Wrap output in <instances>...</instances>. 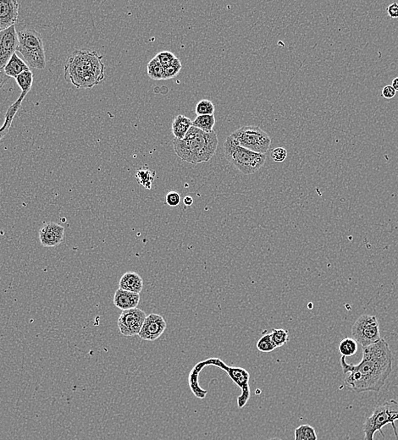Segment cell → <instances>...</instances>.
I'll list each match as a JSON object with an SVG mask.
<instances>
[{"instance_id": "6da1fadb", "label": "cell", "mask_w": 398, "mask_h": 440, "mask_svg": "<svg viewBox=\"0 0 398 440\" xmlns=\"http://www.w3.org/2000/svg\"><path fill=\"white\" fill-rule=\"evenodd\" d=\"M363 358L359 364L346 363L341 356V368L346 374L345 384L354 393L379 392L392 372L393 358L385 339L362 347Z\"/></svg>"}, {"instance_id": "7a4b0ae2", "label": "cell", "mask_w": 398, "mask_h": 440, "mask_svg": "<svg viewBox=\"0 0 398 440\" xmlns=\"http://www.w3.org/2000/svg\"><path fill=\"white\" fill-rule=\"evenodd\" d=\"M103 56L89 50H76L67 58L65 65V78L75 87L93 88L104 79Z\"/></svg>"}, {"instance_id": "3957f363", "label": "cell", "mask_w": 398, "mask_h": 440, "mask_svg": "<svg viewBox=\"0 0 398 440\" xmlns=\"http://www.w3.org/2000/svg\"><path fill=\"white\" fill-rule=\"evenodd\" d=\"M218 137L214 130L203 131L191 126L182 140L174 138V150L181 160L187 163H205L215 155L218 148Z\"/></svg>"}, {"instance_id": "277c9868", "label": "cell", "mask_w": 398, "mask_h": 440, "mask_svg": "<svg viewBox=\"0 0 398 440\" xmlns=\"http://www.w3.org/2000/svg\"><path fill=\"white\" fill-rule=\"evenodd\" d=\"M224 153L225 158L244 174H252L259 170L267 158L266 154L241 147L230 137L224 143Z\"/></svg>"}, {"instance_id": "5b68a950", "label": "cell", "mask_w": 398, "mask_h": 440, "mask_svg": "<svg viewBox=\"0 0 398 440\" xmlns=\"http://www.w3.org/2000/svg\"><path fill=\"white\" fill-rule=\"evenodd\" d=\"M18 47L29 66L43 70L46 66V56L41 34L35 29L25 28L17 32Z\"/></svg>"}, {"instance_id": "8992f818", "label": "cell", "mask_w": 398, "mask_h": 440, "mask_svg": "<svg viewBox=\"0 0 398 440\" xmlns=\"http://www.w3.org/2000/svg\"><path fill=\"white\" fill-rule=\"evenodd\" d=\"M397 420L398 402L395 400L385 402L376 407L364 423V440H374V436L376 432H380L382 437H385L382 428L387 424H391L395 438L398 440L397 430L395 425V421Z\"/></svg>"}, {"instance_id": "52a82bcc", "label": "cell", "mask_w": 398, "mask_h": 440, "mask_svg": "<svg viewBox=\"0 0 398 440\" xmlns=\"http://www.w3.org/2000/svg\"><path fill=\"white\" fill-rule=\"evenodd\" d=\"M230 137L241 147L263 154L268 152L271 144L269 136L258 126L241 127Z\"/></svg>"}, {"instance_id": "ba28073f", "label": "cell", "mask_w": 398, "mask_h": 440, "mask_svg": "<svg viewBox=\"0 0 398 440\" xmlns=\"http://www.w3.org/2000/svg\"><path fill=\"white\" fill-rule=\"evenodd\" d=\"M352 339L362 347L369 346L382 339L377 318L364 314L355 321L352 327Z\"/></svg>"}, {"instance_id": "9c48e42d", "label": "cell", "mask_w": 398, "mask_h": 440, "mask_svg": "<svg viewBox=\"0 0 398 440\" xmlns=\"http://www.w3.org/2000/svg\"><path fill=\"white\" fill-rule=\"evenodd\" d=\"M203 368H205V366H216L218 368H221L223 370L225 371L227 373L228 375L232 379L233 382L242 389V394H241L237 399V405L239 408H243L248 400L251 396V391H250V387H249V379H250V374L248 371L245 370L244 368H232L229 366L225 365V363H223L222 361L219 358H210L208 360L201 362Z\"/></svg>"}, {"instance_id": "30bf717a", "label": "cell", "mask_w": 398, "mask_h": 440, "mask_svg": "<svg viewBox=\"0 0 398 440\" xmlns=\"http://www.w3.org/2000/svg\"><path fill=\"white\" fill-rule=\"evenodd\" d=\"M147 316L144 311L137 307L122 312L117 322L120 333L127 337L138 335Z\"/></svg>"}, {"instance_id": "8fae6325", "label": "cell", "mask_w": 398, "mask_h": 440, "mask_svg": "<svg viewBox=\"0 0 398 440\" xmlns=\"http://www.w3.org/2000/svg\"><path fill=\"white\" fill-rule=\"evenodd\" d=\"M18 47V35L16 26L0 31V69H4L16 54Z\"/></svg>"}, {"instance_id": "7c38bea8", "label": "cell", "mask_w": 398, "mask_h": 440, "mask_svg": "<svg viewBox=\"0 0 398 440\" xmlns=\"http://www.w3.org/2000/svg\"><path fill=\"white\" fill-rule=\"evenodd\" d=\"M166 329V322L160 314H151L145 319L138 336L148 341L158 339Z\"/></svg>"}, {"instance_id": "4fadbf2b", "label": "cell", "mask_w": 398, "mask_h": 440, "mask_svg": "<svg viewBox=\"0 0 398 440\" xmlns=\"http://www.w3.org/2000/svg\"><path fill=\"white\" fill-rule=\"evenodd\" d=\"M65 237V228L55 222L44 224L39 230V241L44 247H55L62 243Z\"/></svg>"}, {"instance_id": "5bb4252c", "label": "cell", "mask_w": 398, "mask_h": 440, "mask_svg": "<svg viewBox=\"0 0 398 440\" xmlns=\"http://www.w3.org/2000/svg\"><path fill=\"white\" fill-rule=\"evenodd\" d=\"M19 6L16 0H0V31L15 26L18 20Z\"/></svg>"}, {"instance_id": "9a60e30c", "label": "cell", "mask_w": 398, "mask_h": 440, "mask_svg": "<svg viewBox=\"0 0 398 440\" xmlns=\"http://www.w3.org/2000/svg\"><path fill=\"white\" fill-rule=\"evenodd\" d=\"M140 302V294L118 289L114 295V305L122 311L137 308Z\"/></svg>"}, {"instance_id": "2e32d148", "label": "cell", "mask_w": 398, "mask_h": 440, "mask_svg": "<svg viewBox=\"0 0 398 440\" xmlns=\"http://www.w3.org/2000/svg\"><path fill=\"white\" fill-rule=\"evenodd\" d=\"M120 289L140 294L143 288V280L136 272H127L122 275L119 282Z\"/></svg>"}, {"instance_id": "e0dca14e", "label": "cell", "mask_w": 398, "mask_h": 440, "mask_svg": "<svg viewBox=\"0 0 398 440\" xmlns=\"http://www.w3.org/2000/svg\"><path fill=\"white\" fill-rule=\"evenodd\" d=\"M26 94H21L18 99L12 105H11V107L6 112V119H5L3 125L0 128V142L7 135L9 129L11 128L12 122H13L14 118L16 116V113L18 112L19 109H21V104H22V101L26 98Z\"/></svg>"}, {"instance_id": "ac0fdd59", "label": "cell", "mask_w": 398, "mask_h": 440, "mask_svg": "<svg viewBox=\"0 0 398 440\" xmlns=\"http://www.w3.org/2000/svg\"><path fill=\"white\" fill-rule=\"evenodd\" d=\"M191 126L192 121L188 117L185 116L183 114H179L174 119L171 125L174 137L176 139L182 140Z\"/></svg>"}, {"instance_id": "d6986e66", "label": "cell", "mask_w": 398, "mask_h": 440, "mask_svg": "<svg viewBox=\"0 0 398 440\" xmlns=\"http://www.w3.org/2000/svg\"><path fill=\"white\" fill-rule=\"evenodd\" d=\"M5 72L9 77H13L16 79L21 73L30 70L28 65L21 60L16 54H14L13 56L9 60L6 67L4 68Z\"/></svg>"}, {"instance_id": "ffe728a7", "label": "cell", "mask_w": 398, "mask_h": 440, "mask_svg": "<svg viewBox=\"0 0 398 440\" xmlns=\"http://www.w3.org/2000/svg\"><path fill=\"white\" fill-rule=\"evenodd\" d=\"M156 172L147 168H140L135 174V178L141 186L147 190H150L155 179Z\"/></svg>"}, {"instance_id": "44dd1931", "label": "cell", "mask_w": 398, "mask_h": 440, "mask_svg": "<svg viewBox=\"0 0 398 440\" xmlns=\"http://www.w3.org/2000/svg\"><path fill=\"white\" fill-rule=\"evenodd\" d=\"M215 124V115H197L192 121V126L196 127L203 131H213Z\"/></svg>"}, {"instance_id": "7402d4cb", "label": "cell", "mask_w": 398, "mask_h": 440, "mask_svg": "<svg viewBox=\"0 0 398 440\" xmlns=\"http://www.w3.org/2000/svg\"><path fill=\"white\" fill-rule=\"evenodd\" d=\"M315 429L308 424L301 425L294 431V440H317Z\"/></svg>"}, {"instance_id": "603a6c76", "label": "cell", "mask_w": 398, "mask_h": 440, "mask_svg": "<svg viewBox=\"0 0 398 440\" xmlns=\"http://www.w3.org/2000/svg\"><path fill=\"white\" fill-rule=\"evenodd\" d=\"M357 342L355 341L354 339L352 338L346 337L345 339L341 340V343L339 344V351L341 353L342 357L345 358H349L354 356L357 351Z\"/></svg>"}, {"instance_id": "cb8c5ba5", "label": "cell", "mask_w": 398, "mask_h": 440, "mask_svg": "<svg viewBox=\"0 0 398 440\" xmlns=\"http://www.w3.org/2000/svg\"><path fill=\"white\" fill-rule=\"evenodd\" d=\"M16 82L21 88V94L27 95L29 92L31 91V86L33 84V73L31 70H27L25 72L21 73L16 78Z\"/></svg>"}, {"instance_id": "d4e9b609", "label": "cell", "mask_w": 398, "mask_h": 440, "mask_svg": "<svg viewBox=\"0 0 398 440\" xmlns=\"http://www.w3.org/2000/svg\"><path fill=\"white\" fill-rule=\"evenodd\" d=\"M147 75L154 80H163L164 70L165 68L161 62L154 57L147 64Z\"/></svg>"}, {"instance_id": "484cf974", "label": "cell", "mask_w": 398, "mask_h": 440, "mask_svg": "<svg viewBox=\"0 0 398 440\" xmlns=\"http://www.w3.org/2000/svg\"><path fill=\"white\" fill-rule=\"evenodd\" d=\"M271 339L275 344V346L282 347L287 344V342L289 341V334L288 331L285 329H273L271 333Z\"/></svg>"}, {"instance_id": "4316f807", "label": "cell", "mask_w": 398, "mask_h": 440, "mask_svg": "<svg viewBox=\"0 0 398 440\" xmlns=\"http://www.w3.org/2000/svg\"><path fill=\"white\" fill-rule=\"evenodd\" d=\"M196 115H212L215 113V105L208 99H203L195 108Z\"/></svg>"}, {"instance_id": "83f0119b", "label": "cell", "mask_w": 398, "mask_h": 440, "mask_svg": "<svg viewBox=\"0 0 398 440\" xmlns=\"http://www.w3.org/2000/svg\"><path fill=\"white\" fill-rule=\"evenodd\" d=\"M256 346L260 352H271L276 349L270 334H264V336H262L257 342Z\"/></svg>"}, {"instance_id": "f1b7e54d", "label": "cell", "mask_w": 398, "mask_h": 440, "mask_svg": "<svg viewBox=\"0 0 398 440\" xmlns=\"http://www.w3.org/2000/svg\"><path fill=\"white\" fill-rule=\"evenodd\" d=\"M181 68H182V65H181V60L177 58L171 65L165 68L163 80H170V79L176 77V75H178L179 72L181 71Z\"/></svg>"}, {"instance_id": "f546056e", "label": "cell", "mask_w": 398, "mask_h": 440, "mask_svg": "<svg viewBox=\"0 0 398 440\" xmlns=\"http://www.w3.org/2000/svg\"><path fill=\"white\" fill-rule=\"evenodd\" d=\"M155 57L161 62V65H163L164 68L171 65L177 59L173 53L169 52V51L160 52L156 55Z\"/></svg>"}, {"instance_id": "4dcf8cb0", "label": "cell", "mask_w": 398, "mask_h": 440, "mask_svg": "<svg viewBox=\"0 0 398 440\" xmlns=\"http://www.w3.org/2000/svg\"><path fill=\"white\" fill-rule=\"evenodd\" d=\"M272 159L276 163H282L286 160L287 157V152L284 148H276L272 150L270 153Z\"/></svg>"}, {"instance_id": "1f68e13d", "label": "cell", "mask_w": 398, "mask_h": 440, "mask_svg": "<svg viewBox=\"0 0 398 440\" xmlns=\"http://www.w3.org/2000/svg\"><path fill=\"white\" fill-rule=\"evenodd\" d=\"M166 202L170 207H177L181 203V196L178 192H170L166 195Z\"/></svg>"}, {"instance_id": "d6a6232c", "label": "cell", "mask_w": 398, "mask_h": 440, "mask_svg": "<svg viewBox=\"0 0 398 440\" xmlns=\"http://www.w3.org/2000/svg\"><path fill=\"white\" fill-rule=\"evenodd\" d=\"M395 93H396V91L392 87V85H385L382 89V96L385 99H393L395 97Z\"/></svg>"}, {"instance_id": "836d02e7", "label": "cell", "mask_w": 398, "mask_h": 440, "mask_svg": "<svg viewBox=\"0 0 398 440\" xmlns=\"http://www.w3.org/2000/svg\"><path fill=\"white\" fill-rule=\"evenodd\" d=\"M387 12L390 18H398V4L394 2L388 6Z\"/></svg>"}, {"instance_id": "e575fe53", "label": "cell", "mask_w": 398, "mask_h": 440, "mask_svg": "<svg viewBox=\"0 0 398 440\" xmlns=\"http://www.w3.org/2000/svg\"><path fill=\"white\" fill-rule=\"evenodd\" d=\"M8 75H6L4 69H0V89L3 87L6 81L9 80Z\"/></svg>"}, {"instance_id": "d590c367", "label": "cell", "mask_w": 398, "mask_h": 440, "mask_svg": "<svg viewBox=\"0 0 398 440\" xmlns=\"http://www.w3.org/2000/svg\"><path fill=\"white\" fill-rule=\"evenodd\" d=\"M183 203L186 205V206H191L192 203H193V199H192V197H190V196H186V197H184L183 199Z\"/></svg>"}, {"instance_id": "8d00e7d4", "label": "cell", "mask_w": 398, "mask_h": 440, "mask_svg": "<svg viewBox=\"0 0 398 440\" xmlns=\"http://www.w3.org/2000/svg\"><path fill=\"white\" fill-rule=\"evenodd\" d=\"M392 87L395 89V91L398 92V77L395 78L394 80H392Z\"/></svg>"}, {"instance_id": "74e56055", "label": "cell", "mask_w": 398, "mask_h": 440, "mask_svg": "<svg viewBox=\"0 0 398 440\" xmlns=\"http://www.w3.org/2000/svg\"><path fill=\"white\" fill-rule=\"evenodd\" d=\"M269 440H282V439H281V438H279V437H273V438H270V439H269Z\"/></svg>"}, {"instance_id": "f35d334b", "label": "cell", "mask_w": 398, "mask_h": 440, "mask_svg": "<svg viewBox=\"0 0 398 440\" xmlns=\"http://www.w3.org/2000/svg\"></svg>"}]
</instances>
